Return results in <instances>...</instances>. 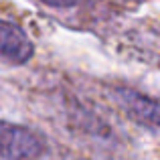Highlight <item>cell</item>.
Masks as SVG:
<instances>
[{"instance_id":"7a4b0ae2","label":"cell","mask_w":160,"mask_h":160,"mask_svg":"<svg viewBox=\"0 0 160 160\" xmlns=\"http://www.w3.org/2000/svg\"><path fill=\"white\" fill-rule=\"evenodd\" d=\"M124 113L144 128L160 132V99L134 89H120L116 93Z\"/></svg>"},{"instance_id":"3957f363","label":"cell","mask_w":160,"mask_h":160,"mask_svg":"<svg viewBox=\"0 0 160 160\" xmlns=\"http://www.w3.org/2000/svg\"><path fill=\"white\" fill-rule=\"evenodd\" d=\"M35 55V45L27 32L14 22L0 18V57L14 65H24Z\"/></svg>"},{"instance_id":"277c9868","label":"cell","mask_w":160,"mask_h":160,"mask_svg":"<svg viewBox=\"0 0 160 160\" xmlns=\"http://www.w3.org/2000/svg\"><path fill=\"white\" fill-rule=\"evenodd\" d=\"M39 2L53 6V8H73V6H81V4L95 2V0H39Z\"/></svg>"},{"instance_id":"6da1fadb","label":"cell","mask_w":160,"mask_h":160,"mask_svg":"<svg viewBox=\"0 0 160 160\" xmlns=\"http://www.w3.org/2000/svg\"><path fill=\"white\" fill-rule=\"evenodd\" d=\"M45 142L35 130L0 120V160H39Z\"/></svg>"}]
</instances>
